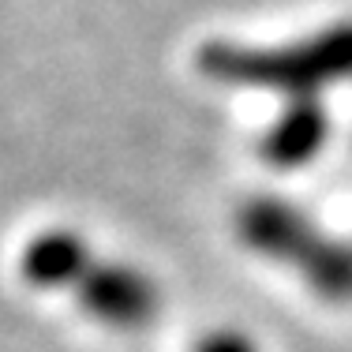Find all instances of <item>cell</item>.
Instances as JSON below:
<instances>
[{
  "label": "cell",
  "instance_id": "6da1fadb",
  "mask_svg": "<svg viewBox=\"0 0 352 352\" xmlns=\"http://www.w3.org/2000/svg\"><path fill=\"white\" fill-rule=\"evenodd\" d=\"M206 68L232 82H270L285 87L300 98H311L322 82L352 75V27L304 41L285 53H240V49H217Z\"/></svg>",
  "mask_w": 352,
  "mask_h": 352
},
{
  "label": "cell",
  "instance_id": "7a4b0ae2",
  "mask_svg": "<svg viewBox=\"0 0 352 352\" xmlns=\"http://www.w3.org/2000/svg\"><path fill=\"white\" fill-rule=\"evenodd\" d=\"M79 304L87 307L98 322L116 326V330H135L150 322L157 311V289L135 266L120 263H94L90 274L79 281Z\"/></svg>",
  "mask_w": 352,
  "mask_h": 352
},
{
  "label": "cell",
  "instance_id": "3957f363",
  "mask_svg": "<svg viewBox=\"0 0 352 352\" xmlns=\"http://www.w3.org/2000/svg\"><path fill=\"white\" fill-rule=\"evenodd\" d=\"M90 266H94V258H90L87 244L72 232H45L23 255V274L38 289H79Z\"/></svg>",
  "mask_w": 352,
  "mask_h": 352
},
{
  "label": "cell",
  "instance_id": "277c9868",
  "mask_svg": "<svg viewBox=\"0 0 352 352\" xmlns=\"http://www.w3.org/2000/svg\"><path fill=\"white\" fill-rule=\"evenodd\" d=\"M326 139V113L318 109L315 98H300L289 109V116H281V124L266 139V157L274 165H304L307 157L318 154Z\"/></svg>",
  "mask_w": 352,
  "mask_h": 352
},
{
  "label": "cell",
  "instance_id": "5b68a950",
  "mask_svg": "<svg viewBox=\"0 0 352 352\" xmlns=\"http://www.w3.org/2000/svg\"><path fill=\"white\" fill-rule=\"evenodd\" d=\"M199 352H255V345L240 333H214L199 345Z\"/></svg>",
  "mask_w": 352,
  "mask_h": 352
}]
</instances>
